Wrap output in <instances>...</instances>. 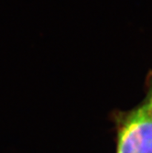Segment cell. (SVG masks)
Masks as SVG:
<instances>
[{"mask_svg": "<svg viewBox=\"0 0 152 153\" xmlns=\"http://www.w3.org/2000/svg\"><path fill=\"white\" fill-rule=\"evenodd\" d=\"M146 105H147L149 113H150V115H151V117H152V94L150 95V98H149L148 102V103H146Z\"/></svg>", "mask_w": 152, "mask_h": 153, "instance_id": "7a4b0ae2", "label": "cell"}, {"mask_svg": "<svg viewBox=\"0 0 152 153\" xmlns=\"http://www.w3.org/2000/svg\"><path fill=\"white\" fill-rule=\"evenodd\" d=\"M116 153H152V117L146 104L133 111L122 125Z\"/></svg>", "mask_w": 152, "mask_h": 153, "instance_id": "6da1fadb", "label": "cell"}]
</instances>
